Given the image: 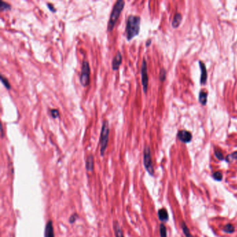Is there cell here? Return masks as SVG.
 Instances as JSON below:
<instances>
[{"label": "cell", "mask_w": 237, "mask_h": 237, "mask_svg": "<svg viewBox=\"0 0 237 237\" xmlns=\"http://www.w3.org/2000/svg\"><path fill=\"white\" fill-rule=\"evenodd\" d=\"M141 72V81H142L143 88L144 93H146L148 90L149 79H148V75L147 63H146V60H145V58H143V59Z\"/></svg>", "instance_id": "8992f818"}, {"label": "cell", "mask_w": 237, "mask_h": 237, "mask_svg": "<svg viewBox=\"0 0 237 237\" xmlns=\"http://www.w3.org/2000/svg\"><path fill=\"white\" fill-rule=\"evenodd\" d=\"M11 8V6L8 4V3L4 2V1H0V11H4L7 10H10Z\"/></svg>", "instance_id": "2e32d148"}, {"label": "cell", "mask_w": 237, "mask_h": 237, "mask_svg": "<svg viewBox=\"0 0 237 237\" xmlns=\"http://www.w3.org/2000/svg\"><path fill=\"white\" fill-rule=\"evenodd\" d=\"M45 237H54L52 221L49 220L46 224L45 229Z\"/></svg>", "instance_id": "9c48e42d"}, {"label": "cell", "mask_w": 237, "mask_h": 237, "mask_svg": "<svg viewBox=\"0 0 237 237\" xmlns=\"http://www.w3.org/2000/svg\"><path fill=\"white\" fill-rule=\"evenodd\" d=\"M122 54H121L120 51H118L117 53L115 54V56L114 57L113 60H112V69L114 70H117L119 68L120 65L122 63Z\"/></svg>", "instance_id": "ba28073f"}, {"label": "cell", "mask_w": 237, "mask_h": 237, "mask_svg": "<svg viewBox=\"0 0 237 237\" xmlns=\"http://www.w3.org/2000/svg\"><path fill=\"white\" fill-rule=\"evenodd\" d=\"M200 70H201V77H200V82L202 84H205L207 80V72H206V69L205 63L200 61L199 62Z\"/></svg>", "instance_id": "30bf717a"}, {"label": "cell", "mask_w": 237, "mask_h": 237, "mask_svg": "<svg viewBox=\"0 0 237 237\" xmlns=\"http://www.w3.org/2000/svg\"><path fill=\"white\" fill-rule=\"evenodd\" d=\"M77 218H78V215L77 214H72L69 218V222L70 223H74L76 221V220L77 219Z\"/></svg>", "instance_id": "cb8c5ba5"}, {"label": "cell", "mask_w": 237, "mask_h": 237, "mask_svg": "<svg viewBox=\"0 0 237 237\" xmlns=\"http://www.w3.org/2000/svg\"><path fill=\"white\" fill-rule=\"evenodd\" d=\"M224 231L226 233H229V234L233 233L234 232H235V227L231 224H227V225H225V227Z\"/></svg>", "instance_id": "d6986e66"}, {"label": "cell", "mask_w": 237, "mask_h": 237, "mask_svg": "<svg viewBox=\"0 0 237 237\" xmlns=\"http://www.w3.org/2000/svg\"><path fill=\"white\" fill-rule=\"evenodd\" d=\"M50 114L53 118H57L59 117L60 114L59 112V110L56 109H52L50 110Z\"/></svg>", "instance_id": "44dd1931"}, {"label": "cell", "mask_w": 237, "mask_h": 237, "mask_svg": "<svg viewBox=\"0 0 237 237\" xmlns=\"http://www.w3.org/2000/svg\"><path fill=\"white\" fill-rule=\"evenodd\" d=\"M227 157H232L234 159H237V152H234L232 154H230V155H229Z\"/></svg>", "instance_id": "4316f807"}, {"label": "cell", "mask_w": 237, "mask_h": 237, "mask_svg": "<svg viewBox=\"0 0 237 237\" xmlns=\"http://www.w3.org/2000/svg\"><path fill=\"white\" fill-rule=\"evenodd\" d=\"M140 26H141V17L138 16L130 15L126 22L125 33L127 40H132L133 37L138 34Z\"/></svg>", "instance_id": "6da1fadb"}, {"label": "cell", "mask_w": 237, "mask_h": 237, "mask_svg": "<svg viewBox=\"0 0 237 237\" xmlns=\"http://www.w3.org/2000/svg\"><path fill=\"white\" fill-rule=\"evenodd\" d=\"M177 136L178 138L180 139V141H181L182 143H187L191 142L193 138L192 133L190 132L187 131V130L184 129L179 131Z\"/></svg>", "instance_id": "52a82bcc"}, {"label": "cell", "mask_w": 237, "mask_h": 237, "mask_svg": "<svg viewBox=\"0 0 237 237\" xmlns=\"http://www.w3.org/2000/svg\"><path fill=\"white\" fill-rule=\"evenodd\" d=\"M166 71L165 69L162 68V70H161L160 74H159L160 80L163 81L166 80Z\"/></svg>", "instance_id": "603a6c76"}, {"label": "cell", "mask_w": 237, "mask_h": 237, "mask_svg": "<svg viewBox=\"0 0 237 237\" xmlns=\"http://www.w3.org/2000/svg\"><path fill=\"white\" fill-rule=\"evenodd\" d=\"M151 42H152V41L150 40V39H149V40H148L147 42H146V46L147 47L150 46V45L151 44Z\"/></svg>", "instance_id": "83f0119b"}, {"label": "cell", "mask_w": 237, "mask_h": 237, "mask_svg": "<svg viewBox=\"0 0 237 237\" xmlns=\"http://www.w3.org/2000/svg\"><path fill=\"white\" fill-rule=\"evenodd\" d=\"M181 228H182V230H183V232L185 235V236H186V237H193L192 236V235L191 234L189 229L188 228V227L186 226V225L185 224L184 222H182L181 223Z\"/></svg>", "instance_id": "e0dca14e"}, {"label": "cell", "mask_w": 237, "mask_h": 237, "mask_svg": "<svg viewBox=\"0 0 237 237\" xmlns=\"http://www.w3.org/2000/svg\"><path fill=\"white\" fill-rule=\"evenodd\" d=\"M182 20V16L181 15L180 13H177L174 16V18L172 20V26L173 28H177V27L180 25L181 22Z\"/></svg>", "instance_id": "4fadbf2b"}, {"label": "cell", "mask_w": 237, "mask_h": 237, "mask_svg": "<svg viewBox=\"0 0 237 237\" xmlns=\"http://www.w3.org/2000/svg\"><path fill=\"white\" fill-rule=\"evenodd\" d=\"M90 68L89 63L86 60H84L82 63L81 70L80 75V82L82 86L86 87L90 83Z\"/></svg>", "instance_id": "277c9868"}, {"label": "cell", "mask_w": 237, "mask_h": 237, "mask_svg": "<svg viewBox=\"0 0 237 237\" xmlns=\"http://www.w3.org/2000/svg\"><path fill=\"white\" fill-rule=\"evenodd\" d=\"M1 81L2 82V84L4 85V86L7 88L8 90L11 89V85H10V84H9L8 80L6 77H4L3 75L1 76Z\"/></svg>", "instance_id": "ffe728a7"}, {"label": "cell", "mask_w": 237, "mask_h": 237, "mask_svg": "<svg viewBox=\"0 0 237 237\" xmlns=\"http://www.w3.org/2000/svg\"><path fill=\"white\" fill-rule=\"evenodd\" d=\"M94 166H95L94 157L93 155H90L87 157V159L86 162V168L88 171L93 172L94 170Z\"/></svg>", "instance_id": "8fae6325"}, {"label": "cell", "mask_w": 237, "mask_h": 237, "mask_svg": "<svg viewBox=\"0 0 237 237\" xmlns=\"http://www.w3.org/2000/svg\"><path fill=\"white\" fill-rule=\"evenodd\" d=\"M207 93L204 90L200 91L199 93V102L202 105H206L207 102Z\"/></svg>", "instance_id": "9a60e30c"}, {"label": "cell", "mask_w": 237, "mask_h": 237, "mask_svg": "<svg viewBox=\"0 0 237 237\" xmlns=\"http://www.w3.org/2000/svg\"><path fill=\"white\" fill-rule=\"evenodd\" d=\"M160 236L161 237H167V230L166 227L163 224H161L159 227Z\"/></svg>", "instance_id": "ac0fdd59"}, {"label": "cell", "mask_w": 237, "mask_h": 237, "mask_svg": "<svg viewBox=\"0 0 237 237\" xmlns=\"http://www.w3.org/2000/svg\"><path fill=\"white\" fill-rule=\"evenodd\" d=\"M47 7H48V8H49L51 12H56V9H55V8H54V7H53V5H52V4H50V3H47Z\"/></svg>", "instance_id": "484cf974"}, {"label": "cell", "mask_w": 237, "mask_h": 237, "mask_svg": "<svg viewBox=\"0 0 237 237\" xmlns=\"http://www.w3.org/2000/svg\"><path fill=\"white\" fill-rule=\"evenodd\" d=\"M158 216H159L160 220L167 221L168 220V211H166V209H161L158 211Z\"/></svg>", "instance_id": "5bb4252c"}, {"label": "cell", "mask_w": 237, "mask_h": 237, "mask_svg": "<svg viewBox=\"0 0 237 237\" xmlns=\"http://www.w3.org/2000/svg\"><path fill=\"white\" fill-rule=\"evenodd\" d=\"M114 230L115 237H124L122 229L117 220L114 221Z\"/></svg>", "instance_id": "7c38bea8"}, {"label": "cell", "mask_w": 237, "mask_h": 237, "mask_svg": "<svg viewBox=\"0 0 237 237\" xmlns=\"http://www.w3.org/2000/svg\"><path fill=\"white\" fill-rule=\"evenodd\" d=\"M215 155L218 158V159H220V160L223 159V153H222L221 151H220V150H215Z\"/></svg>", "instance_id": "d4e9b609"}, {"label": "cell", "mask_w": 237, "mask_h": 237, "mask_svg": "<svg viewBox=\"0 0 237 237\" xmlns=\"http://www.w3.org/2000/svg\"><path fill=\"white\" fill-rule=\"evenodd\" d=\"M213 177H214V178L215 179V180L217 181H221L222 179H223V174L219 171L218 172H215L214 173V175H213Z\"/></svg>", "instance_id": "7402d4cb"}, {"label": "cell", "mask_w": 237, "mask_h": 237, "mask_svg": "<svg viewBox=\"0 0 237 237\" xmlns=\"http://www.w3.org/2000/svg\"><path fill=\"white\" fill-rule=\"evenodd\" d=\"M109 136V126L108 120H104L102 123L101 133L99 137V145H100V154L103 157L104 155L106 149L107 148Z\"/></svg>", "instance_id": "3957f363"}, {"label": "cell", "mask_w": 237, "mask_h": 237, "mask_svg": "<svg viewBox=\"0 0 237 237\" xmlns=\"http://www.w3.org/2000/svg\"><path fill=\"white\" fill-rule=\"evenodd\" d=\"M124 4H125V2H124V0H118L117 2H115L113 7V8H112L110 17H109L108 22L107 30L109 31H111L113 30L115 23H116L117 20H118V18H119L120 16L121 12L123 10Z\"/></svg>", "instance_id": "7a4b0ae2"}, {"label": "cell", "mask_w": 237, "mask_h": 237, "mask_svg": "<svg viewBox=\"0 0 237 237\" xmlns=\"http://www.w3.org/2000/svg\"><path fill=\"white\" fill-rule=\"evenodd\" d=\"M143 163L146 171L150 175H154V168L152 160L151 152L149 146H145L143 151Z\"/></svg>", "instance_id": "5b68a950"}]
</instances>
